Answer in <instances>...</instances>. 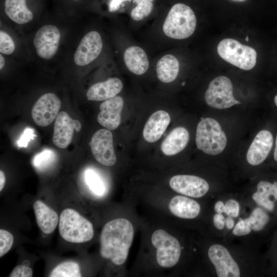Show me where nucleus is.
<instances>
[{"mask_svg": "<svg viewBox=\"0 0 277 277\" xmlns=\"http://www.w3.org/2000/svg\"><path fill=\"white\" fill-rule=\"evenodd\" d=\"M197 148L208 155L221 153L227 144V137L220 124L211 117L203 118L198 124L195 136Z\"/></svg>", "mask_w": 277, "mask_h": 277, "instance_id": "nucleus-4", "label": "nucleus"}, {"mask_svg": "<svg viewBox=\"0 0 277 277\" xmlns=\"http://www.w3.org/2000/svg\"><path fill=\"white\" fill-rule=\"evenodd\" d=\"M240 212V205L234 199H229L225 204L224 213L228 216L232 217H237Z\"/></svg>", "mask_w": 277, "mask_h": 277, "instance_id": "nucleus-34", "label": "nucleus"}, {"mask_svg": "<svg viewBox=\"0 0 277 277\" xmlns=\"http://www.w3.org/2000/svg\"><path fill=\"white\" fill-rule=\"evenodd\" d=\"M131 0H109L108 3L109 10L114 12L119 9L121 6L126 2H130Z\"/></svg>", "mask_w": 277, "mask_h": 277, "instance_id": "nucleus-38", "label": "nucleus"}, {"mask_svg": "<svg viewBox=\"0 0 277 277\" xmlns=\"http://www.w3.org/2000/svg\"><path fill=\"white\" fill-rule=\"evenodd\" d=\"M13 242L14 238L10 232L4 229H0V257L10 250Z\"/></svg>", "mask_w": 277, "mask_h": 277, "instance_id": "nucleus-32", "label": "nucleus"}, {"mask_svg": "<svg viewBox=\"0 0 277 277\" xmlns=\"http://www.w3.org/2000/svg\"><path fill=\"white\" fill-rule=\"evenodd\" d=\"M5 65V59L2 54H0V69L2 70Z\"/></svg>", "mask_w": 277, "mask_h": 277, "instance_id": "nucleus-42", "label": "nucleus"}, {"mask_svg": "<svg viewBox=\"0 0 277 277\" xmlns=\"http://www.w3.org/2000/svg\"><path fill=\"white\" fill-rule=\"evenodd\" d=\"M123 58L127 69L135 74H143L149 68V62L147 55L140 47H129L124 53Z\"/></svg>", "mask_w": 277, "mask_h": 277, "instance_id": "nucleus-22", "label": "nucleus"}, {"mask_svg": "<svg viewBox=\"0 0 277 277\" xmlns=\"http://www.w3.org/2000/svg\"><path fill=\"white\" fill-rule=\"evenodd\" d=\"M208 255L218 277L241 276L238 264L225 246L218 244L211 245L208 249Z\"/></svg>", "mask_w": 277, "mask_h": 277, "instance_id": "nucleus-10", "label": "nucleus"}, {"mask_svg": "<svg viewBox=\"0 0 277 277\" xmlns=\"http://www.w3.org/2000/svg\"><path fill=\"white\" fill-rule=\"evenodd\" d=\"M273 144V136L268 130L260 131L249 147L246 154L248 163L252 166L262 163L270 153Z\"/></svg>", "mask_w": 277, "mask_h": 277, "instance_id": "nucleus-16", "label": "nucleus"}, {"mask_svg": "<svg viewBox=\"0 0 277 277\" xmlns=\"http://www.w3.org/2000/svg\"><path fill=\"white\" fill-rule=\"evenodd\" d=\"M232 1L241 2V1H244L245 0H232Z\"/></svg>", "mask_w": 277, "mask_h": 277, "instance_id": "nucleus-46", "label": "nucleus"}, {"mask_svg": "<svg viewBox=\"0 0 277 277\" xmlns=\"http://www.w3.org/2000/svg\"><path fill=\"white\" fill-rule=\"evenodd\" d=\"M61 102L53 93H46L40 96L34 104L31 116L38 126L46 127L52 123L59 113Z\"/></svg>", "mask_w": 277, "mask_h": 277, "instance_id": "nucleus-9", "label": "nucleus"}, {"mask_svg": "<svg viewBox=\"0 0 277 277\" xmlns=\"http://www.w3.org/2000/svg\"><path fill=\"white\" fill-rule=\"evenodd\" d=\"M35 134L33 129L29 127L26 128L17 141L18 146L19 147H26L30 141L34 138Z\"/></svg>", "mask_w": 277, "mask_h": 277, "instance_id": "nucleus-36", "label": "nucleus"}, {"mask_svg": "<svg viewBox=\"0 0 277 277\" xmlns=\"http://www.w3.org/2000/svg\"><path fill=\"white\" fill-rule=\"evenodd\" d=\"M33 210L37 225L45 234H50L54 231L59 222L57 213L40 200L35 201Z\"/></svg>", "mask_w": 277, "mask_h": 277, "instance_id": "nucleus-21", "label": "nucleus"}, {"mask_svg": "<svg viewBox=\"0 0 277 277\" xmlns=\"http://www.w3.org/2000/svg\"><path fill=\"white\" fill-rule=\"evenodd\" d=\"M81 124L77 120H73L65 111H61L55 118L52 141L57 147L64 149L71 142L74 131L81 129Z\"/></svg>", "mask_w": 277, "mask_h": 277, "instance_id": "nucleus-14", "label": "nucleus"}, {"mask_svg": "<svg viewBox=\"0 0 277 277\" xmlns=\"http://www.w3.org/2000/svg\"><path fill=\"white\" fill-rule=\"evenodd\" d=\"M60 38L61 33L56 26L47 24L41 27L33 39L37 55L44 60L52 58L58 50Z\"/></svg>", "mask_w": 277, "mask_h": 277, "instance_id": "nucleus-8", "label": "nucleus"}, {"mask_svg": "<svg viewBox=\"0 0 277 277\" xmlns=\"http://www.w3.org/2000/svg\"><path fill=\"white\" fill-rule=\"evenodd\" d=\"M179 66V62L175 56L172 54L164 55L156 65L157 78L164 83L173 82L177 76Z\"/></svg>", "mask_w": 277, "mask_h": 277, "instance_id": "nucleus-25", "label": "nucleus"}, {"mask_svg": "<svg viewBox=\"0 0 277 277\" xmlns=\"http://www.w3.org/2000/svg\"><path fill=\"white\" fill-rule=\"evenodd\" d=\"M196 26V18L192 9L184 4L177 3L168 12L163 23V31L169 38L182 39L192 35Z\"/></svg>", "mask_w": 277, "mask_h": 277, "instance_id": "nucleus-2", "label": "nucleus"}, {"mask_svg": "<svg viewBox=\"0 0 277 277\" xmlns=\"http://www.w3.org/2000/svg\"><path fill=\"white\" fill-rule=\"evenodd\" d=\"M15 50V44L11 37L3 30L0 31V52L2 54L10 55Z\"/></svg>", "mask_w": 277, "mask_h": 277, "instance_id": "nucleus-31", "label": "nucleus"}, {"mask_svg": "<svg viewBox=\"0 0 277 277\" xmlns=\"http://www.w3.org/2000/svg\"><path fill=\"white\" fill-rule=\"evenodd\" d=\"M169 185L174 191L192 197L199 198L208 191V183L202 177L193 175L180 174L172 176Z\"/></svg>", "mask_w": 277, "mask_h": 277, "instance_id": "nucleus-13", "label": "nucleus"}, {"mask_svg": "<svg viewBox=\"0 0 277 277\" xmlns=\"http://www.w3.org/2000/svg\"><path fill=\"white\" fill-rule=\"evenodd\" d=\"M50 277H81L80 265L73 261L62 263L57 265L50 272Z\"/></svg>", "mask_w": 277, "mask_h": 277, "instance_id": "nucleus-27", "label": "nucleus"}, {"mask_svg": "<svg viewBox=\"0 0 277 277\" xmlns=\"http://www.w3.org/2000/svg\"><path fill=\"white\" fill-rule=\"evenodd\" d=\"M270 214L261 207L254 208L247 218L251 229L255 231L263 230L270 222Z\"/></svg>", "mask_w": 277, "mask_h": 277, "instance_id": "nucleus-26", "label": "nucleus"}, {"mask_svg": "<svg viewBox=\"0 0 277 277\" xmlns=\"http://www.w3.org/2000/svg\"><path fill=\"white\" fill-rule=\"evenodd\" d=\"M213 223L215 228L222 230L225 225V219L222 213H216L213 217Z\"/></svg>", "mask_w": 277, "mask_h": 277, "instance_id": "nucleus-37", "label": "nucleus"}, {"mask_svg": "<svg viewBox=\"0 0 277 277\" xmlns=\"http://www.w3.org/2000/svg\"><path fill=\"white\" fill-rule=\"evenodd\" d=\"M103 44L101 34L96 31L88 32L80 41L74 54V62L84 66L94 61L101 54Z\"/></svg>", "mask_w": 277, "mask_h": 277, "instance_id": "nucleus-12", "label": "nucleus"}, {"mask_svg": "<svg viewBox=\"0 0 277 277\" xmlns=\"http://www.w3.org/2000/svg\"><path fill=\"white\" fill-rule=\"evenodd\" d=\"M123 83L117 77L109 78L92 85L86 94L89 101H105L117 95L122 90Z\"/></svg>", "mask_w": 277, "mask_h": 277, "instance_id": "nucleus-18", "label": "nucleus"}, {"mask_svg": "<svg viewBox=\"0 0 277 277\" xmlns=\"http://www.w3.org/2000/svg\"><path fill=\"white\" fill-rule=\"evenodd\" d=\"M217 51L225 61L244 70L252 69L256 63V51L234 39H222L217 45Z\"/></svg>", "mask_w": 277, "mask_h": 277, "instance_id": "nucleus-5", "label": "nucleus"}, {"mask_svg": "<svg viewBox=\"0 0 277 277\" xmlns=\"http://www.w3.org/2000/svg\"><path fill=\"white\" fill-rule=\"evenodd\" d=\"M33 275L32 269L26 265H19L16 266L11 273L10 277H31Z\"/></svg>", "mask_w": 277, "mask_h": 277, "instance_id": "nucleus-35", "label": "nucleus"}, {"mask_svg": "<svg viewBox=\"0 0 277 277\" xmlns=\"http://www.w3.org/2000/svg\"><path fill=\"white\" fill-rule=\"evenodd\" d=\"M113 143L112 134L108 129L98 130L93 135L90 142L91 149L94 157L100 164L111 166L116 163Z\"/></svg>", "mask_w": 277, "mask_h": 277, "instance_id": "nucleus-11", "label": "nucleus"}, {"mask_svg": "<svg viewBox=\"0 0 277 277\" xmlns=\"http://www.w3.org/2000/svg\"><path fill=\"white\" fill-rule=\"evenodd\" d=\"M225 226L228 229H231L234 226V222L232 217L229 216L225 219Z\"/></svg>", "mask_w": 277, "mask_h": 277, "instance_id": "nucleus-40", "label": "nucleus"}, {"mask_svg": "<svg viewBox=\"0 0 277 277\" xmlns=\"http://www.w3.org/2000/svg\"><path fill=\"white\" fill-rule=\"evenodd\" d=\"M133 236L134 228L129 220L118 218L109 221L100 235L101 256L116 265L123 264L128 257Z\"/></svg>", "mask_w": 277, "mask_h": 277, "instance_id": "nucleus-1", "label": "nucleus"}, {"mask_svg": "<svg viewBox=\"0 0 277 277\" xmlns=\"http://www.w3.org/2000/svg\"><path fill=\"white\" fill-rule=\"evenodd\" d=\"M55 157V154L52 150L46 149L34 156L33 160V164L38 170H43L53 163Z\"/></svg>", "mask_w": 277, "mask_h": 277, "instance_id": "nucleus-30", "label": "nucleus"}, {"mask_svg": "<svg viewBox=\"0 0 277 277\" xmlns=\"http://www.w3.org/2000/svg\"><path fill=\"white\" fill-rule=\"evenodd\" d=\"M245 41H246V42H247L249 41V38H248V35H247V37H246Z\"/></svg>", "mask_w": 277, "mask_h": 277, "instance_id": "nucleus-45", "label": "nucleus"}, {"mask_svg": "<svg viewBox=\"0 0 277 277\" xmlns=\"http://www.w3.org/2000/svg\"><path fill=\"white\" fill-rule=\"evenodd\" d=\"M123 106L124 100L120 96L105 100L100 106L97 122L108 130L116 129L121 123V113Z\"/></svg>", "mask_w": 277, "mask_h": 277, "instance_id": "nucleus-15", "label": "nucleus"}, {"mask_svg": "<svg viewBox=\"0 0 277 277\" xmlns=\"http://www.w3.org/2000/svg\"><path fill=\"white\" fill-rule=\"evenodd\" d=\"M6 183V177L2 170L0 171V191L4 188Z\"/></svg>", "mask_w": 277, "mask_h": 277, "instance_id": "nucleus-41", "label": "nucleus"}, {"mask_svg": "<svg viewBox=\"0 0 277 277\" xmlns=\"http://www.w3.org/2000/svg\"><path fill=\"white\" fill-rule=\"evenodd\" d=\"M154 0H133L135 4L131 11L130 16L134 21H140L148 17L153 8Z\"/></svg>", "mask_w": 277, "mask_h": 277, "instance_id": "nucleus-29", "label": "nucleus"}, {"mask_svg": "<svg viewBox=\"0 0 277 277\" xmlns=\"http://www.w3.org/2000/svg\"><path fill=\"white\" fill-rule=\"evenodd\" d=\"M273 157L274 160L277 162V135L275 139V147L273 154Z\"/></svg>", "mask_w": 277, "mask_h": 277, "instance_id": "nucleus-43", "label": "nucleus"}, {"mask_svg": "<svg viewBox=\"0 0 277 277\" xmlns=\"http://www.w3.org/2000/svg\"><path fill=\"white\" fill-rule=\"evenodd\" d=\"M85 179L89 189L96 195L101 196L105 194L106 185L100 175L94 170L87 169L85 172Z\"/></svg>", "mask_w": 277, "mask_h": 277, "instance_id": "nucleus-28", "label": "nucleus"}, {"mask_svg": "<svg viewBox=\"0 0 277 277\" xmlns=\"http://www.w3.org/2000/svg\"><path fill=\"white\" fill-rule=\"evenodd\" d=\"M274 101L275 105L277 106V95L274 97Z\"/></svg>", "mask_w": 277, "mask_h": 277, "instance_id": "nucleus-44", "label": "nucleus"}, {"mask_svg": "<svg viewBox=\"0 0 277 277\" xmlns=\"http://www.w3.org/2000/svg\"><path fill=\"white\" fill-rule=\"evenodd\" d=\"M252 199L259 207L270 213H273L277 207V182L260 181Z\"/></svg>", "mask_w": 277, "mask_h": 277, "instance_id": "nucleus-17", "label": "nucleus"}, {"mask_svg": "<svg viewBox=\"0 0 277 277\" xmlns=\"http://www.w3.org/2000/svg\"><path fill=\"white\" fill-rule=\"evenodd\" d=\"M5 12L16 24H25L33 19V14L27 7L26 0H5Z\"/></svg>", "mask_w": 277, "mask_h": 277, "instance_id": "nucleus-24", "label": "nucleus"}, {"mask_svg": "<svg viewBox=\"0 0 277 277\" xmlns=\"http://www.w3.org/2000/svg\"><path fill=\"white\" fill-rule=\"evenodd\" d=\"M251 230L248 219H240L234 226L232 233L238 236H244L249 234Z\"/></svg>", "mask_w": 277, "mask_h": 277, "instance_id": "nucleus-33", "label": "nucleus"}, {"mask_svg": "<svg viewBox=\"0 0 277 277\" xmlns=\"http://www.w3.org/2000/svg\"><path fill=\"white\" fill-rule=\"evenodd\" d=\"M170 212L175 216L185 219L196 217L200 213L201 207L195 200L182 195H176L169 204Z\"/></svg>", "mask_w": 277, "mask_h": 277, "instance_id": "nucleus-20", "label": "nucleus"}, {"mask_svg": "<svg viewBox=\"0 0 277 277\" xmlns=\"http://www.w3.org/2000/svg\"><path fill=\"white\" fill-rule=\"evenodd\" d=\"M207 104L212 108L223 109L241 104L233 95V86L230 80L225 76L214 78L209 84L205 94Z\"/></svg>", "mask_w": 277, "mask_h": 277, "instance_id": "nucleus-7", "label": "nucleus"}, {"mask_svg": "<svg viewBox=\"0 0 277 277\" xmlns=\"http://www.w3.org/2000/svg\"><path fill=\"white\" fill-rule=\"evenodd\" d=\"M61 236L66 241L82 243L90 241L94 235L92 223L73 209L62 212L58 224Z\"/></svg>", "mask_w": 277, "mask_h": 277, "instance_id": "nucleus-3", "label": "nucleus"}, {"mask_svg": "<svg viewBox=\"0 0 277 277\" xmlns=\"http://www.w3.org/2000/svg\"><path fill=\"white\" fill-rule=\"evenodd\" d=\"M214 209L217 213H224L225 204L221 201L216 202L214 206Z\"/></svg>", "mask_w": 277, "mask_h": 277, "instance_id": "nucleus-39", "label": "nucleus"}, {"mask_svg": "<svg viewBox=\"0 0 277 277\" xmlns=\"http://www.w3.org/2000/svg\"><path fill=\"white\" fill-rule=\"evenodd\" d=\"M151 240L156 249V261L160 266L170 268L177 263L181 246L176 238L163 229H158L153 233Z\"/></svg>", "mask_w": 277, "mask_h": 277, "instance_id": "nucleus-6", "label": "nucleus"}, {"mask_svg": "<svg viewBox=\"0 0 277 277\" xmlns=\"http://www.w3.org/2000/svg\"><path fill=\"white\" fill-rule=\"evenodd\" d=\"M189 139V132L185 128L176 127L163 141L161 145V150L166 155L176 154L186 147Z\"/></svg>", "mask_w": 277, "mask_h": 277, "instance_id": "nucleus-23", "label": "nucleus"}, {"mask_svg": "<svg viewBox=\"0 0 277 277\" xmlns=\"http://www.w3.org/2000/svg\"><path fill=\"white\" fill-rule=\"evenodd\" d=\"M170 122L169 114L165 111L158 110L149 118L144 126L143 135L149 143H154L159 140Z\"/></svg>", "mask_w": 277, "mask_h": 277, "instance_id": "nucleus-19", "label": "nucleus"}]
</instances>
